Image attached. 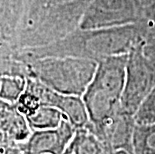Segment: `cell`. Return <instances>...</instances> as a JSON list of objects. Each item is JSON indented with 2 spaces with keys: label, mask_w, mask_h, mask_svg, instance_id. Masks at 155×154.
<instances>
[{
  "label": "cell",
  "mask_w": 155,
  "mask_h": 154,
  "mask_svg": "<svg viewBox=\"0 0 155 154\" xmlns=\"http://www.w3.org/2000/svg\"><path fill=\"white\" fill-rule=\"evenodd\" d=\"M146 39L143 27L138 23L101 29H77L66 37L46 46L19 49L16 59L28 63L42 57H82L99 61L103 58L129 54Z\"/></svg>",
  "instance_id": "obj_1"
},
{
  "label": "cell",
  "mask_w": 155,
  "mask_h": 154,
  "mask_svg": "<svg viewBox=\"0 0 155 154\" xmlns=\"http://www.w3.org/2000/svg\"><path fill=\"white\" fill-rule=\"evenodd\" d=\"M90 1L30 0L16 32V47L46 46L76 31Z\"/></svg>",
  "instance_id": "obj_2"
},
{
  "label": "cell",
  "mask_w": 155,
  "mask_h": 154,
  "mask_svg": "<svg viewBox=\"0 0 155 154\" xmlns=\"http://www.w3.org/2000/svg\"><path fill=\"white\" fill-rule=\"evenodd\" d=\"M127 59L128 54H124L98 61L94 76L82 95L91 125H96L122 109Z\"/></svg>",
  "instance_id": "obj_3"
},
{
  "label": "cell",
  "mask_w": 155,
  "mask_h": 154,
  "mask_svg": "<svg viewBox=\"0 0 155 154\" xmlns=\"http://www.w3.org/2000/svg\"><path fill=\"white\" fill-rule=\"evenodd\" d=\"M97 63L82 57H42L26 63L27 78L37 79L56 92L82 97L94 76Z\"/></svg>",
  "instance_id": "obj_4"
},
{
  "label": "cell",
  "mask_w": 155,
  "mask_h": 154,
  "mask_svg": "<svg viewBox=\"0 0 155 154\" xmlns=\"http://www.w3.org/2000/svg\"><path fill=\"white\" fill-rule=\"evenodd\" d=\"M144 40L129 52L126 65L121 107L132 116L155 86V59L145 51Z\"/></svg>",
  "instance_id": "obj_5"
},
{
  "label": "cell",
  "mask_w": 155,
  "mask_h": 154,
  "mask_svg": "<svg viewBox=\"0 0 155 154\" xmlns=\"http://www.w3.org/2000/svg\"><path fill=\"white\" fill-rule=\"evenodd\" d=\"M143 7L136 0H91L80 29H101L138 23Z\"/></svg>",
  "instance_id": "obj_6"
},
{
  "label": "cell",
  "mask_w": 155,
  "mask_h": 154,
  "mask_svg": "<svg viewBox=\"0 0 155 154\" xmlns=\"http://www.w3.org/2000/svg\"><path fill=\"white\" fill-rule=\"evenodd\" d=\"M26 88L37 95L42 105L57 108L61 111L76 129L84 128L90 124L86 106L82 97L56 92L34 78H27Z\"/></svg>",
  "instance_id": "obj_7"
},
{
  "label": "cell",
  "mask_w": 155,
  "mask_h": 154,
  "mask_svg": "<svg viewBox=\"0 0 155 154\" xmlns=\"http://www.w3.org/2000/svg\"><path fill=\"white\" fill-rule=\"evenodd\" d=\"M134 125V116L120 109L96 125L90 124V127L99 139L104 152H108L117 149L131 150Z\"/></svg>",
  "instance_id": "obj_8"
},
{
  "label": "cell",
  "mask_w": 155,
  "mask_h": 154,
  "mask_svg": "<svg viewBox=\"0 0 155 154\" xmlns=\"http://www.w3.org/2000/svg\"><path fill=\"white\" fill-rule=\"evenodd\" d=\"M75 132L76 128L65 118L57 128L33 130L19 145L27 154H64Z\"/></svg>",
  "instance_id": "obj_9"
},
{
  "label": "cell",
  "mask_w": 155,
  "mask_h": 154,
  "mask_svg": "<svg viewBox=\"0 0 155 154\" xmlns=\"http://www.w3.org/2000/svg\"><path fill=\"white\" fill-rule=\"evenodd\" d=\"M0 130L14 144L24 143L32 133L26 117L11 104L0 107Z\"/></svg>",
  "instance_id": "obj_10"
},
{
  "label": "cell",
  "mask_w": 155,
  "mask_h": 154,
  "mask_svg": "<svg viewBox=\"0 0 155 154\" xmlns=\"http://www.w3.org/2000/svg\"><path fill=\"white\" fill-rule=\"evenodd\" d=\"M64 154H104V149L89 124L84 128L76 129Z\"/></svg>",
  "instance_id": "obj_11"
},
{
  "label": "cell",
  "mask_w": 155,
  "mask_h": 154,
  "mask_svg": "<svg viewBox=\"0 0 155 154\" xmlns=\"http://www.w3.org/2000/svg\"><path fill=\"white\" fill-rule=\"evenodd\" d=\"M131 150L133 154H155V124L135 123Z\"/></svg>",
  "instance_id": "obj_12"
},
{
  "label": "cell",
  "mask_w": 155,
  "mask_h": 154,
  "mask_svg": "<svg viewBox=\"0 0 155 154\" xmlns=\"http://www.w3.org/2000/svg\"><path fill=\"white\" fill-rule=\"evenodd\" d=\"M65 118L64 114L57 108L46 105H41L34 113L26 117L32 131L57 128Z\"/></svg>",
  "instance_id": "obj_13"
},
{
  "label": "cell",
  "mask_w": 155,
  "mask_h": 154,
  "mask_svg": "<svg viewBox=\"0 0 155 154\" xmlns=\"http://www.w3.org/2000/svg\"><path fill=\"white\" fill-rule=\"evenodd\" d=\"M27 78L23 76L0 77V99L14 105L26 89Z\"/></svg>",
  "instance_id": "obj_14"
},
{
  "label": "cell",
  "mask_w": 155,
  "mask_h": 154,
  "mask_svg": "<svg viewBox=\"0 0 155 154\" xmlns=\"http://www.w3.org/2000/svg\"><path fill=\"white\" fill-rule=\"evenodd\" d=\"M134 120L135 123L155 124V86L138 107Z\"/></svg>",
  "instance_id": "obj_15"
},
{
  "label": "cell",
  "mask_w": 155,
  "mask_h": 154,
  "mask_svg": "<svg viewBox=\"0 0 155 154\" xmlns=\"http://www.w3.org/2000/svg\"><path fill=\"white\" fill-rule=\"evenodd\" d=\"M14 105L19 112L25 117H27L34 113L42 104L37 95L32 92L31 90H29L28 88H26Z\"/></svg>",
  "instance_id": "obj_16"
},
{
  "label": "cell",
  "mask_w": 155,
  "mask_h": 154,
  "mask_svg": "<svg viewBox=\"0 0 155 154\" xmlns=\"http://www.w3.org/2000/svg\"><path fill=\"white\" fill-rule=\"evenodd\" d=\"M139 23L143 27L146 39L155 37V0L143 7V16Z\"/></svg>",
  "instance_id": "obj_17"
},
{
  "label": "cell",
  "mask_w": 155,
  "mask_h": 154,
  "mask_svg": "<svg viewBox=\"0 0 155 154\" xmlns=\"http://www.w3.org/2000/svg\"><path fill=\"white\" fill-rule=\"evenodd\" d=\"M1 154H27L23 150L19 144H9L3 148Z\"/></svg>",
  "instance_id": "obj_18"
},
{
  "label": "cell",
  "mask_w": 155,
  "mask_h": 154,
  "mask_svg": "<svg viewBox=\"0 0 155 154\" xmlns=\"http://www.w3.org/2000/svg\"><path fill=\"white\" fill-rule=\"evenodd\" d=\"M144 48H145V51L155 59V37L145 39Z\"/></svg>",
  "instance_id": "obj_19"
},
{
  "label": "cell",
  "mask_w": 155,
  "mask_h": 154,
  "mask_svg": "<svg viewBox=\"0 0 155 154\" xmlns=\"http://www.w3.org/2000/svg\"><path fill=\"white\" fill-rule=\"evenodd\" d=\"M9 144H14V143H11L10 141H9V140L5 137L4 134L1 132V130H0V150L5 148V147L7 145H9Z\"/></svg>",
  "instance_id": "obj_20"
},
{
  "label": "cell",
  "mask_w": 155,
  "mask_h": 154,
  "mask_svg": "<svg viewBox=\"0 0 155 154\" xmlns=\"http://www.w3.org/2000/svg\"><path fill=\"white\" fill-rule=\"evenodd\" d=\"M104 154H133L131 150H127V149H117V150H113V151H108V152H104Z\"/></svg>",
  "instance_id": "obj_21"
},
{
  "label": "cell",
  "mask_w": 155,
  "mask_h": 154,
  "mask_svg": "<svg viewBox=\"0 0 155 154\" xmlns=\"http://www.w3.org/2000/svg\"><path fill=\"white\" fill-rule=\"evenodd\" d=\"M136 1L139 3V4L142 6V7H145V6L149 4V3L152 1V0H136Z\"/></svg>",
  "instance_id": "obj_22"
},
{
  "label": "cell",
  "mask_w": 155,
  "mask_h": 154,
  "mask_svg": "<svg viewBox=\"0 0 155 154\" xmlns=\"http://www.w3.org/2000/svg\"><path fill=\"white\" fill-rule=\"evenodd\" d=\"M8 103H6L4 102V101H2L1 99H0V107H3V106H5V105H7Z\"/></svg>",
  "instance_id": "obj_23"
},
{
  "label": "cell",
  "mask_w": 155,
  "mask_h": 154,
  "mask_svg": "<svg viewBox=\"0 0 155 154\" xmlns=\"http://www.w3.org/2000/svg\"><path fill=\"white\" fill-rule=\"evenodd\" d=\"M3 150V149H2ZM2 150H0V154H1V152H2Z\"/></svg>",
  "instance_id": "obj_24"
}]
</instances>
